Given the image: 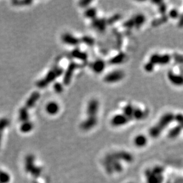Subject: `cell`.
Masks as SVG:
<instances>
[{
  "mask_svg": "<svg viewBox=\"0 0 183 183\" xmlns=\"http://www.w3.org/2000/svg\"><path fill=\"white\" fill-rule=\"evenodd\" d=\"M36 158L33 154H29L26 156L25 162V171L30 174L33 178H38L42 175V167L35 164Z\"/></svg>",
  "mask_w": 183,
  "mask_h": 183,
  "instance_id": "3",
  "label": "cell"
},
{
  "mask_svg": "<svg viewBox=\"0 0 183 183\" xmlns=\"http://www.w3.org/2000/svg\"><path fill=\"white\" fill-rule=\"evenodd\" d=\"M172 57L168 54L154 53L150 57L149 62L153 65H166L170 62Z\"/></svg>",
  "mask_w": 183,
  "mask_h": 183,
  "instance_id": "4",
  "label": "cell"
},
{
  "mask_svg": "<svg viewBox=\"0 0 183 183\" xmlns=\"http://www.w3.org/2000/svg\"><path fill=\"white\" fill-rule=\"evenodd\" d=\"M92 2L91 1H80L78 2V4L80 7H81L82 8H85L89 6V5Z\"/></svg>",
  "mask_w": 183,
  "mask_h": 183,
  "instance_id": "32",
  "label": "cell"
},
{
  "mask_svg": "<svg viewBox=\"0 0 183 183\" xmlns=\"http://www.w3.org/2000/svg\"><path fill=\"white\" fill-rule=\"evenodd\" d=\"M32 2H33V1H30V0H21V1L16 0V1H12V4L14 6H27L30 5Z\"/></svg>",
  "mask_w": 183,
  "mask_h": 183,
  "instance_id": "26",
  "label": "cell"
},
{
  "mask_svg": "<svg viewBox=\"0 0 183 183\" xmlns=\"http://www.w3.org/2000/svg\"><path fill=\"white\" fill-rule=\"evenodd\" d=\"M174 59L177 62H179V63H182L183 61V57L182 56L179 55V54H176L174 56Z\"/></svg>",
  "mask_w": 183,
  "mask_h": 183,
  "instance_id": "34",
  "label": "cell"
},
{
  "mask_svg": "<svg viewBox=\"0 0 183 183\" xmlns=\"http://www.w3.org/2000/svg\"><path fill=\"white\" fill-rule=\"evenodd\" d=\"M174 120L177 121L180 125L182 124L183 122V115L181 114H177V115H175Z\"/></svg>",
  "mask_w": 183,
  "mask_h": 183,
  "instance_id": "33",
  "label": "cell"
},
{
  "mask_svg": "<svg viewBox=\"0 0 183 183\" xmlns=\"http://www.w3.org/2000/svg\"><path fill=\"white\" fill-rule=\"evenodd\" d=\"M170 17L172 19H177L179 16V13L176 9H172L170 11Z\"/></svg>",
  "mask_w": 183,
  "mask_h": 183,
  "instance_id": "31",
  "label": "cell"
},
{
  "mask_svg": "<svg viewBox=\"0 0 183 183\" xmlns=\"http://www.w3.org/2000/svg\"><path fill=\"white\" fill-rule=\"evenodd\" d=\"M63 73L62 68L59 66H55L48 72L43 78L36 82V86L39 89H44L51 82H53L57 78L62 75Z\"/></svg>",
  "mask_w": 183,
  "mask_h": 183,
  "instance_id": "2",
  "label": "cell"
},
{
  "mask_svg": "<svg viewBox=\"0 0 183 183\" xmlns=\"http://www.w3.org/2000/svg\"><path fill=\"white\" fill-rule=\"evenodd\" d=\"M33 129V124L29 120L24 123H22L20 126V130L21 132L24 133L30 132V131H32Z\"/></svg>",
  "mask_w": 183,
  "mask_h": 183,
  "instance_id": "22",
  "label": "cell"
},
{
  "mask_svg": "<svg viewBox=\"0 0 183 183\" xmlns=\"http://www.w3.org/2000/svg\"><path fill=\"white\" fill-rule=\"evenodd\" d=\"M134 142L136 146H143L146 144L147 138L143 135H139L136 137H135V140H134Z\"/></svg>",
  "mask_w": 183,
  "mask_h": 183,
  "instance_id": "24",
  "label": "cell"
},
{
  "mask_svg": "<svg viewBox=\"0 0 183 183\" xmlns=\"http://www.w3.org/2000/svg\"><path fill=\"white\" fill-rule=\"evenodd\" d=\"M167 76L170 81L173 85L176 86H181L183 84V77L181 75L176 74L173 71H169L167 74Z\"/></svg>",
  "mask_w": 183,
  "mask_h": 183,
  "instance_id": "12",
  "label": "cell"
},
{
  "mask_svg": "<svg viewBox=\"0 0 183 183\" xmlns=\"http://www.w3.org/2000/svg\"><path fill=\"white\" fill-rule=\"evenodd\" d=\"M100 108L99 102L96 99H91L89 101L87 106L86 113L87 117H97V115L98 112Z\"/></svg>",
  "mask_w": 183,
  "mask_h": 183,
  "instance_id": "7",
  "label": "cell"
},
{
  "mask_svg": "<svg viewBox=\"0 0 183 183\" xmlns=\"http://www.w3.org/2000/svg\"><path fill=\"white\" fill-rule=\"evenodd\" d=\"M59 111V106L56 102L52 101L49 103L46 106V112L51 115H55Z\"/></svg>",
  "mask_w": 183,
  "mask_h": 183,
  "instance_id": "18",
  "label": "cell"
},
{
  "mask_svg": "<svg viewBox=\"0 0 183 183\" xmlns=\"http://www.w3.org/2000/svg\"><path fill=\"white\" fill-rule=\"evenodd\" d=\"M125 76V72L121 70L112 71L104 77V81L108 84H114L121 81Z\"/></svg>",
  "mask_w": 183,
  "mask_h": 183,
  "instance_id": "5",
  "label": "cell"
},
{
  "mask_svg": "<svg viewBox=\"0 0 183 183\" xmlns=\"http://www.w3.org/2000/svg\"><path fill=\"white\" fill-rule=\"evenodd\" d=\"M97 14V11L96 8H95L94 7H89V8H87L84 12L85 17H87V19H91V20L96 19Z\"/></svg>",
  "mask_w": 183,
  "mask_h": 183,
  "instance_id": "23",
  "label": "cell"
},
{
  "mask_svg": "<svg viewBox=\"0 0 183 183\" xmlns=\"http://www.w3.org/2000/svg\"><path fill=\"white\" fill-rule=\"evenodd\" d=\"M131 19L132 20L133 26L137 28L141 27L145 23L146 21L145 16L143 14H137Z\"/></svg>",
  "mask_w": 183,
  "mask_h": 183,
  "instance_id": "16",
  "label": "cell"
},
{
  "mask_svg": "<svg viewBox=\"0 0 183 183\" xmlns=\"http://www.w3.org/2000/svg\"><path fill=\"white\" fill-rule=\"evenodd\" d=\"M136 108V107L133 106L132 104H127L122 109V112L125 116H126L130 120V121L133 120V114Z\"/></svg>",
  "mask_w": 183,
  "mask_h": 183,
  "instance_id": "17",
  "label": "cell"
},
{
  "mask_svg": "<svg viewBox=\"0 0 183 183\" xmlns=\"http://www.w3.org/2000/svg\"><path fill=\"white\" fill-rule=\"evenodd\" d=\"M181 130H182V126L181 125H179L170 130V131L169 132V136L171 138H175L180 134Z\"/></svg>",
  "mask_w": 183,
  "mask_h": 183,
  "instance_id": "27",
  "label": "cell"
},
{
  "mask_svg": "<svg viewBox=\"0 0 183 183\" xmlns=\"http://www.w3.org/2000/svg\"><path fill=\"white\" fill-rule=\"evenodd\" d=\"M106 64L102 59H97L90 64V68L96 74H100L106 68Z\"/></svg>",
  "mask_w": 183,
  "mask_h": 183,
  "instance_id": "10",
  "label": "cell"
},
{
  "mask_svg": "<svg viewBox=\"0 0 183 183\" xmlns=\"http://www.w3.org/2000/svg\"><path fill=\"white\" fill-rule=\"evenodd\" d=\"M126 57V55L124 53L121 52L120 53L117 54L116 56L113 57V58H112L109 61V63L112 64V65L120 64V63L123 62V61H125Z\"/></svg>",
  "mask_w": 183,
  "mask_h": 183,
  "instance_id": "19",
  "label": "cell"
},
{
  "mask_svg": "<svg viewBox=\"0 0 183 183\" xmlns=\"http://www.w3.org/2000/svg\"><path fill=\"white\" fill-rule=\"evenodd\" d=\"M11 180L10 175L5 171L0 170V183H9Z\"/></svg>",
  "mask_w": 183,
  "mask_h": 183,
  "instance_id": "25",
  "label": "cell"
},
{
  "mask_svg": "<svg viewBox=\"0 0 183 183\" xmlns=\"http://www.w3.org/2000/svg\"><path fill=\"white\" fill-rule=\"evenodd\" d=\"M40 97V94L39 92H34L29 97V98L27 99V100L25 102V108H26L27 110L33 108L35 105L36 103L38 101Z\"/></svg>",
  "mask_w": 183,
  "mask_h": 183,
  "instance_id": "13",
  "label": "cell"
},
{
  "mask_svg": "<svg viewBox=\"0 0 183 183\" xmlns=\"http://www.w3.org/2000/svg\"><path fill=\"white\" fill-rule=\"evenodd\" d=\"M129 121L130 120L123 114H118L113 117L111 120V124L114 127L123 126Z\"/></svg>",
  "mask_w": 183,
  "mask_h": 183,
  "instance_id": "8",
  "label": "cell"
},
{
  "mask_svg": "<svg viewBox=\"0 0 183 183\" xmlns=\"http://www.w3.org/2000/svg\"><path fill=\"white\" fill-rule=\"evenodd\" d=\"M159 9V11H160V13H165V11H166V10H167V8H166V6H165V4L164 5V4H160Z\"/></svg>",
  "mask_w": 183,
  "mask_h": 183,
  "instance_id": "35",
  "label": "cell"
},
{
  "mask_svg": "<svg viewBox=\"0 0 183 183\" xmlns=\"http://www.w3.org/2000/svg\"><path fill=\"white\" fill-rule=\"evenodd\" d=\"M71 55L73 57L82 61H86L88 59L87 53L85 52L80 51V49H74L72 51Z\"/></svg>",
  "mask_w": 183,
  "mask_h": 183,
  "instance_id": "15",
  "label": "cell"
},
{
  "mask_svg": "<svg viewBox=\"0 0 183 183\" xmlns=\"http://www.w3.org/2000/svg\"><path fill=\"white\" fill-rule=\"evenodd\" d=\"M10 124L9 120L7 118H2L0 119V148L1 145V141H2V137L3 132L4 130L6 129L7 126H8Z\"/></svg>",
  "mask_w": 183,
  "mask_h": 183,
  "instance_id": "21",
  "label": "cell"
},
{
  "mask_svg": "<svg viewBox=\"0 0 183 183\" xmlns=\"http://www.w3.org/2000/svg\"><path fill=\"white\" fill-rule=\"evenodd\" d=\"M93 25L97 30L103 32L108 25V21L104 19H95L93 20Z\"/></svg>",
  "mask_w": 183,
  "mask_h": 183,
  "instance_id": "14",
  "label": "cell"
},
{
  "mask_svg": "<svg viewBox=\"0 0 183 183\" xmlns=\"http://www.w3.org/2000/svg\"><path fill=\"white\" fill-rule=\"evenodd\" d=\"M28 110H29L25 107L21 108L19 110V120L22 123L29 120V114Z\"/></svg>",
  "mask_w": 183,
  "mask_h": 183,
  "instance_id": "20",
  "label": "cell"
},
{
  "mask_svg": "<svg viewBox=\"0 0 183 183\" xmlns=\"http://www.w3.org/2000/svg\"><path fill=\"white\" fill-rule=\"evenodd\" d=\"M98 123L97 117H87L86 119L84 120L81 125V127L84 130H89L94 127Z\"/></svg>",
  "mask_w": 183,
  "mask_h": 183,
  "instance_id": "11",
  "label": "cell"
},
{
  "mask_svg": "<svg viewBox=\"0 0 183 183\" xmlns=\"http://www.w3.org/2000/svg\"><path fill=\"white\" fill-rule=\"evenodd\" d=\"M174 117L175 115L172 113L164 114L158 120L157 124L149 129V135L152 138H157L173 121H175Z\"/></svg>",
  "mask_w": 183,
  "mask_h": 183,
  "instance_id": "1",
  "label": "cell"
},
{
  "mask_svg": "<svg viewBox=\"0 0 183 183\" xmlns=\"http://www.w3.org/2000/svg\"><path fill=\"white\" fill-rule=\"evenodd\" d=\"M81 42H83L89 46H92L94 44V39L89 36H84L81 39Z\"/></svg>",
  "mask_w": 183,
  "mask_h": 183,
  "instance_id": "28",
  "label": "cell"
},
{
  "mask_svg": "<svg viewBox=\"0 0 183 183\" xmlns=\"http://www.w3.org/2000/svg\"><path fill=\"white\" fill-rule=\"evenodd\" d=\"M80 65L75 63L74 62H71L69 64L67 69L65 71V72L64 74V76L63 78V84L65 85H68L71 82V80L72 78L73 74L76 69L80 68Z\"/></svg>",
  "mask_w": 183,
  "mask_h": 183,
  "instance_id": "6",
  "label": "cell"
},
{
  "mask_svg": "<svg viewBox=\"0 0 183 183\" xmlns=\"http://www.w3.org/2000/svg\"><path fill=\"white\" fill-rule=\"evenodd\" d=\"M62 40L64 43L73 46H76L81 43V39L76 38L73 34L68 33L63 34L62 36Z\"/></svg>",
  "mask_w": 183,
  "mask_h": 183,
  "instance_id": "9",
  "label": "cell"
},
{
  "mask_svg": "<svg viewBox=\"0 0 183 183\" xmlns=\"http://www.w3.org/2000/svg\"><path fill=\"white\" fill-rule=\"evenodd\" d=\"M53 89L57 93L60 94L63 92V86L61 83L57 82H55L53 85Z\"/></svg>",
  "mask_w": 183,
  "mask_h": 183,
  "instance_id": "29",
  "label": "cell"
},
{
  "mask_svg": "<svg viewBox=\"0 0 183 183\" xmlns=\"http://www.w3.org/2000/svg\"><path fill=\"white\" fill-rule=\"evenodd\" d=\"M155 66L153 65L151 62H150L149 61L148 62L146 63L144 66V70H145L146 72H151L155 68Z\"/></svg>",
  "mask_w": 183,
  "mask_h": 183,
  "instance_id": "30",
  "label": "cell"
}]
</instances>
